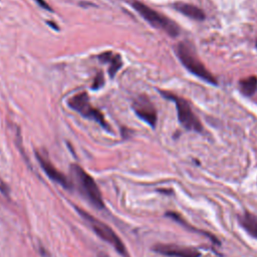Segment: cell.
<instances>
[{"mask_svg":"<svg viewBox=\"0 0 257 257\" xmlns=\"http://www.w3.org/2000/svg\"><path fill=\"white\" fill-rule=\"evenodd\" d=\"M71 169L74 177L77 180L79 188L86 199L97 209H102L104 206L103 200L93 178L78 165H72Z\"/></svg>","mask_w":257,"mask_h":257,"instance_id":"6","label":"cell"},{"mask_svg":"<svg viewBox=\"0 0 257 257\" xmlns=\"http://www.w3.org/2000/svg\"><path fill=\"white\" fill-rule=\"evenodd\" d=\"M41 8H43L44 10H47L49 12H53L52 7H50V5L45 1V0H34Z\"/></svg>","mask_w":257,"mask_h":257,"instance_id":"15","label":"cell"},{"mask_svg":"<svg viewBox=\"0 0 257 257\" xmlns=\"http://www.w3.org/2000/svg\"><path fill=\"white\" fill-rule=\"evenodd\" d=\"M76 209H77L78 213L82 216V218L88 222L91 229L95 232V234L98 237H100L105 242L109 243L120 255H122L124 257L128 256L124 244L122 243L120 238L114 233V231L110 227H108L105 223L99 221L98 219L94 218L87 212L83 211L82 209H80V208H76Z\"/></svg>","mask_w":257,"mask_h":257,"instance_id":"5","label":"cell"},{"mask_svg":"<svg viewBox=\"0 0 257 257\" xmlns=\"http://www.w3.org/2000/svg\"><path fill=\"white\" fill-rule=\"evenodd\" d=\"M154 250L160 254L170 257H200L199 250L193 247L180 246L175 244H158L154 247Z\"/></svg>","mask_w":257,"mask_h":257,"instance_id":"8","label":"cell"},{"mask_svg":"<svg viewBox=\"0 0 257 257\" xmlns=\"http://www.w3.org/2000/svg\"><path fill=\"white\" fill-rule=\"evenodd\" d=\"M98 59L102 63H108V74L111 78L114 77L115 73L119 70L122 65L121 57L118 53H113L112 51H104L98 55Z\"/></svg>","mask_w":257,"mask_h":257,"instance_id":"10","label":"cell"},{"mask_svg":"<svg viewBox=\"0 0 257 257\" xmlns=\"http://www.w3.org/2000/svg\"><path fill=\"white\" fill-rule=\"evenodd\" d=\"M160 94L175 103L177 113H178V120L186 130L194 131L197 133L202 132L203 126L201 121L196 116L189 102L185 98L179 95H176L173 92L165 91V90H160Z\"/></svg>","mask_w":257,"mask_h":257,"instance_id":"3","label":"cell"},{"mask_svg":"<svg viewBox=\"0 0 257 257\" xmlns=\"http://www.w3.org/2000/svg\"><path fill=\"white\" fill-rule=\"evenodd\" d=\"M103 83H104V77H103L102 72L101 71L97 72L96 75L93 78V81H92V84H91V89L97 90L103 85Z\"/></svg>","mask_w":257,"mask_h":257,"instance_id":"14","label":"cell"},{"mask_svg":"<svg viewBox=\"0 0 257 257\" xmlns=\"http://www.w3.org/2000/svg\"><path fill=\"white\" fill-rule=\"evenodd\" d=\"M176 54L184 67H186V69L192 74L209 84L218 85V81L215 76L205 67L202 61H200L193 50V47L189 43L185 41L180 42L176 47Z\"/></svg>","mask_w":257,"mask_h":257,"instance_id":"1","label":"cell"},{"mask_svg":"<svg viewBox=\"0 0 257 257\" xmlns=\"http://www.w3.org/2000/svg\"><path fill=\"white\" fill-rule=\"evenodd\" d=\"M239 89L245 96H251L257 89V77L252 75L239 81Z\"/></svg>","mask_w":257,"mask_h":257,"instance_id":"13","label":"cell"},{"mask_svg":"<svg viewBox=\"0 0 257 257\" xmlns=\"http://www.w3.org/2000/svg\"><path fill=\"white\" fill-rule=\"evenodd\" d=\"M130 5L153 27L163 30L171 37H177L180 34V28L177 23L164 14L147 6L138 0H130Z\"/></svg>","mask_w":257,"mask_h":257,"instance_id":"2","label":"cell"},{"mask_svg":"<svg viewBox=\"0 0 257 257\" xmlns=\"http://www.w3.org/2000/svg\"><path fill=\"white\" fill-rule=\"evenodd\" d=\"M35 156L41 166V168L43 169V171L45 172V174L54 182L58 183L59 185H61L62 187L66 188V189H71L72 185L69 182V180L65 177V175H63L61 172H59L51 163L50 161L42 154L36 152Z\"/></svg>","mask_w":257,"mask_h":257,"instance_id":"9","label":"cell"},{"mask_svg":"<svg viewBox=\"0 0 257 257\" xmlns=\"http://www.w3.org/2000/svg\"><path fill=\"white\" fill-rule=\"evenodd\" d=\"M0 190H1V192L3 193V194H5V195H7L8 194V187H7V185L3 182V181H1L0 180Z\"/></svg>","mask_w":257,"mask_h":257,"instance_id":"16","label":"cell"},{"mask_svg":"<svg viewBox=\"0 0 257 257\" xmlns=\"http://www.w3.org/2000/svg\"><path fill=\"white\" fill-rule=\"evenodd\" d=\"M47 24H48L51 28H53L54 30H56V31L58 30V26H57L53 21H47Z\"/></svg>","mask_w":257,"mask_h":257,"instance_id":"17","label":"cell"},{"mask_svg":"<svg viewBox=\"0 0 257 257\" xmlns=\"http://www.w3.org/2000/svg\"><path fill=\"white\" fill-rule=\"evenodd\" d=\"M67 104L71 109L78 112L81 116L97 122L102 128L110 132L109 124L105 120L103 113L90 103L89 96L86 91H82L70 97L67 100Z\"/></svg>","mask_w":257,"mask_h":257,"instance_id":"4","label":"cell"},{"mask_svg":"<svg viewBox=\"0 0 257 257\" xmlns=\"http://www.w3.org/2000/svg\"><path fill=\"white\" fill-rule=\"evenodd\" d=\"M242 228L253 238L257 239V216L251 213H245L239 218Z\"/></svg>","mask_w":257,"mask_h":257,"instance_id":"12","label":"cell"},{"mask_svg":"<svg viewBox=\"0 0 257 257\" xmlns=\"http://www.w3.org/2000/svg\"><path fill=\"white\" fill-rule=\"evenodd\" d=\"M135 113L151 127L155 128L157 123V110L147 95H140L132 104Z\"/></svg>","mask_w":257,"mask_h":257,"instance_id":"7","label":"cell"},{"mask_svg":"<svg viewBox=\"0 0 257 257\" xmlns=\"http://www.w3.org/2000/svg\"><path fill=\"white\" fill-rule=\"evenodd\" d=\"M256 48H257V40H256Z\"/></svg>","mask_w":257,"mask_h":257,"instance_id":"18","label":"cell"},{"mask_svg":"<svg viewBox=\"0 0 257 257\" xmlns=\"http://www.w3.org/2000/svg\"><path fill=\"white\" fill-rule=\"evenodd\" d=\"M173 7L177 11H179L181 14H183V15L191 18V19L202 21L206 17L204 11L201 8H199V7H197V6L193 5V4L178 2V3H175L173 5Z\"/></svg>","mask_w":257,"mask_h":257,"instance_id":"11","label":"cell"}]
</instances>
